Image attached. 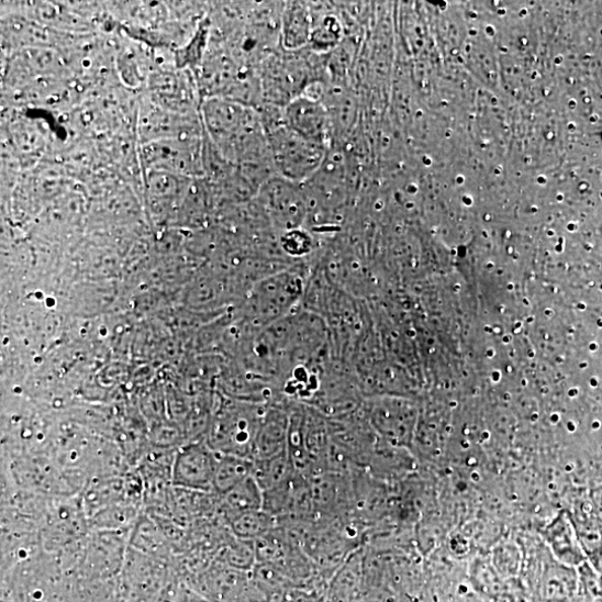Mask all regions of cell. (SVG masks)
I'll return each mask as SVG.
<instances>
[{
  "instance_id": "obj_1",
  "label": "cell",
  "mask_w": 602,
  "mask_h": 602,
  "mask_svg": "<svg viewBox=\"0 0 602 602\" xmlns=\"http://www.w3.org/2000/svg\"><path fill=\"white\" fill-rule=\"evenodd\" d=\"M267 406L241 400L223 403L210 425L208 445L218 455L254 461L256 441Z\"/></svg>"
},
{
  "instance_id": "obj_2",
  "label": "cell",
  "mask_w": 602,
  "mask_h": 602,
  "mask_svg": "<svg viewBox=\"0 0 602 602\" xmlns=\"http://www.w3.org/2000/svg\"><path fill=\"white\" fill-rule=\"evenodd\" d=\"M276 176L305 185L323 166L331 147L304 137L285 123L266 131Z\"/></svg>"
},
{
  "instance_id": "obj_3",
  "label": "cell",
  "mask_w": 602,
  "mask_h": 602,
  "mask_svg": "<svg viewBox=\"0 0 602 602\" xmlns=\"http://www.w3.org/2000/svg\"><path fill=\"white\" fill-rule=\"evenodd\" d=\"M304 272V269L289 268L259 281L247 309L253 324L266 327L287 319L305 293Z\"/></svg>"
},
{
  "instance_id": "obj_4",
  "label": "cell",
  "mask_w": 602,
  "mask_h": 602,
  "mask_svg": "<svg viewBox=\"0 0 602 602\" xmlns=\"http://www.w3.org/2000/svg\"><path fill=\"white\" fill-rule=\"evenodd\" d=\"M265 215L279 233L304 228L310 208L303 186L272 176L259 190Z\"/></svg>"
},
{
  "instance_id": "obj_5",
  "label": "cell",
  "mask_w": 602,
  "mask_h": 602,
  "mask_svg": "<svg viewBox=\"0 0 602 602\" xmlns=\"http://www.w3.org/2000/svg\"><path fill=\"white\" fill-rule=\"evenodd\" d=\"M218 460L219 455L207 442L192 443L182 447L174 464V484L191 491H214Z\"/></svg>"
},
{
  "instance_id": "obj_6",
  "label": "cell",
  "mask_w": 602,
  "mask_h": 602,
  "mask_svg": "<svg viewBox=\"0 0 602 602\" xmlns=\"http://www.w3.org/2000/svg\"><path fill=\"white\" fill-rule=\"evenodd\" d=\"M285 124L306 138L331 147L334 130L327 108L321 100L303 96L283 110Z\"/></svg>"
},
{
  "instance_id": "obj_7",
  "label": "cell",
  "mask_w": 602,
  "mask_h": 602,
  "mask_svg": "<svg viewBox=\"0 0 602 602\" xmlns=\"http://www.w3.org/2000/svg\"><path fill=\"white\" fill-rule=\"evenodd\" d=\"M289 408L277 403L267 406L256 441L254 461L270 459L287 450L290 426Z\"/></svg>"
},
{
  "instance_id": "obj_8",
  "label": "cell",
  "mask_w": 602,
  "mask_h": 602,
  "mask_svg": "<svg viewBox=\"0 0 602 602\" xmlns=\"http://www.w3.org/2000/svg\"><path fill=\"white\" fill-rule=\"evenodd\" d=\"M313 15L310 3H285L280 25V46L285 51L308 48L312 41Z\"/></svg>"
},
{
  "instance_id": "obj_9",
  "label": "cell",
  "mask_w": 602,
  "mask_h": 602,
  "mask_svg": "<svg viewBox=\"0 0 602 602\" xmlns=\"http://www.w3.org/2000/svg\"><path fill=\"white\" fill-rule=\"evenodd\" d=\"M313 15L312 41L309 46L320 54L337 48L346 37L345 23L336 7L326 3H310Z\"/></svg>"
},
{
  "instance_id": "obj_10",
  "label": "cell",
  "mask_w": 602,
  "mask_h": 602,
  "mask_svg": "<svg viewBox=\"0 0 602 602\" xmlns=\"http://www.w3.org/2000/svg\"><path fill=\"white\" fill-rule=\"evenodd\" d=\"M222 497L223 511L231 521L243 514L264 510V491L254 477L248 478Z\"/></svg>"
},
{
  "instance_id": "obj_11",
  "label": "cell",
  "mask_w": 602,
  "mask_h": 602,
  "mask_svg": "<svg viewBox=\"0 0 602 602\" xmlns=\"http://www.w3.org/2000/svg\"><path fill=\"white\" fill-rule=\"evenodd\" d=\"M254 461L235 456L219 455L214 491L221 495L253 477Z\"/></svg>"
},
{
  "instance_id": "obj_12",
  "label": "cell",
  "mask_w": 602,
  "mask_h": 602,
  "mask_svg": "<svg viewBox=\"0 0 602 602\" xmlns=\"http://www.w3.org/2000/svg\"><path fill=\"white\" fill-rule=\"evenodd\" d=\"M296 473L288 452L265 460L254 461L253 477L264 492L275 490L287 483Z\"/></svg>"
},
{
  "instance_id": "obj_13",
  "label": "cell",
  "mask_w": 602,
  "mask_h": 602,
  "mask_svg": "<svg viewBox=\"0 0 602 602\" xmlns=\"http://www.w3.org/2000/svg\"><path fill=\"white\" fill-rule=\"evenodd\" d=\"M272 515L265 510L243 514L232 521L233 529L238 537L260 539L268 535Z\"/></svg>"
},
{
  "instance_id": "obj_14",
  "label": "cell",
  "mask_w": 602,
  "mask_h": 602,
  "mask_svg": "<svg viewBox=\"0 0 602 602\" xmlns=\"http://www.w3.org/2000/svg\"><path fill=\"white\" fill-rule=\"evenodd\" d=\"M282 254L290 257H305L313 253L315 238L310 230L298 228L281 233L278 238Z\"/></svg>"
},
{
  "instance_id": "obj_15",
  "label": "cell",
  "mask_w": 602,
  "mask_h": 602,
  "mask_svg": "<svg viewBox=\"0 0 602 602\" xmlns=\"http://www.w3.org/2000/svg\"><path fill=\"white\" fill-rule=\"evenodd\" d=\"M276 602H319V599L300 588H291V590L282 591Z\"/></svg>"
}]
</instances>
